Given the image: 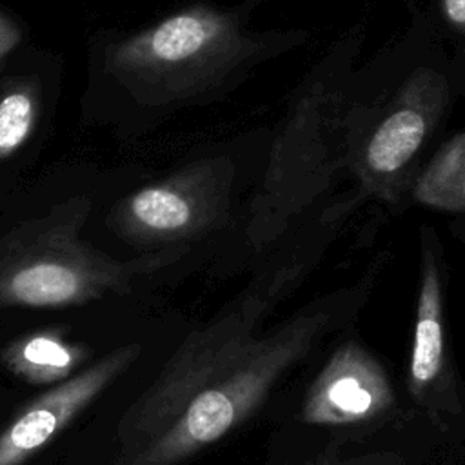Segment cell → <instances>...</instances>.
<instances>
[{
	"label": "cell",
	"mask_w": 465,
	"mask_h": 465,
	"mask_svg": "<svg viewBox=\"0 0 465 465\" xmlns=\"http://www.w3.org/2000/svg\"><path fill=\"white\" fill-rule=\"evenodd\" d=\"M412 196L421 205L465 214V131L436 151L418 176Z\"/></svg>",
	"instance_id": "cell-8"
},
{
	"label": "cell",
	"mask_w": 465,
	"mask_h": 465,
	"mask_svg": "<svg viewBox=\"0 0 465 465\" xmlns=\"http://www.w3.org/2000/svg\"><path fill=\"white\" fill-rule=\"evenodd\" d=\"M305 365L276 465L432 434L412 411L401 372L356 325L327 340Z\"/></svg>",
	"instance_id": "cell-2"
},
{
	"label": "cell",
	"mask_w": 465,
	"mask_h": 465,
	"mask_svg": "<svg viewBox=\"0 0 465 465\" xmlns=\"http://www.w3.org/2000/svg\"><path fill=\"white\" fill-rule=\"evenodd\" d=\"M33 125V104L24 93L7 94L0 102V153L9 154L24 143Z\"/></svg>",
	"instance_id": "cell-12"
},
{
	"label": "cell",
	"mask_w": 465,
	"mask_h": 465,
	"mask_svg": "<svg viewBox=\"0 0 465 465\" xmlns=\"http://www.w3.org/2000/svg\"><path fill=\"white\" fill-rule=\"evenodd\" d=\"M440 5L445 22L465 40V0H440Z\"/></svg>",
	"instance_id": "cell-13"
},
{
	"label": "cell",
	"mask_w": 465,
	"mask_h": 465,
	"mask_svg": "<svg viewBox=\"0 0 465 465\" xmlns=\"http://www.w3.org/2000/svg\"><path fill=\"white\" fill-rule=\"evenodd\" d=\"M84 351L56 334H33L13 341L4 351L5 367L24 381L60 383L73 374Z\"/></svg>",
	"instance_id": "cell-7"
},
{
	"label": "cell",
	"mask_w": 465,
	"mask_h": 465,
	"mask_svg": "<svg viewBox=\"0 0 465 465\" xmlns=\"http://www.w3.org/2000/svg\"><path fill=\"white\" fill-rule=\"evenodd\" d=\"M450 98L447 78L416 69L396 93L391 107L358 149L352 171L363 194L394 202L409 165L438 125Z\"/></svg>",
	"instance_id": "cell-4"
},
{
	"label": "cell",
	"mask_w": 465,
	"mask_h": 465,
	"mask_svg": "<svg viewBox=\"0 0 465 465\" xmlns=\"http://www.w3.org/2000/svg\"><path fill=\"white\" fill-rule=\"evenodd\" d=\"M207 42V29L194 16H174L163 22L153 35L151 49L162 60H183L198 53Z\"/></svg>",
	"instance_id": "cell-10"
},
{
	"label": "cell",
	"mask_w": 465,
	"mask_h": 465,
	"mask_svg": "<svg viewBox=\"0 0 465 465\" xmlns=\"http://www.w3.org/2000/svg\"><path fill=\"white\" fill-rule=\"evenodd\" d=\"M401 381L412 411L445 452H465V380L447 316L440 247L427 232Z\"/></svg>",
	"instance_id": "cell-3"
},
{
	"label": "cell",
	"mask_w": 465,
	"mask_h": 465,
	"mask_svg": "<svg viewBox=\"0 0 465 465\" xmlns=\"http://www.w3.org/2000/svg\"><path fill=\"white\" fill-rule=\"evenodd\" d=\"M381 269L380 258L354 283L227 354L140 449L114 465H182L238 430L327 340L356 325Z\"/></svg>",
	"instance_id": "cell-1"
},
{
	"label": "cell",
	"mask_w": 465,
	"mask_h": 465,
	"mask_svg": "<svg viewBox=\"0 0 465 465\" xmlns=\"http://www.w3.org/2000/svg\"><path fill=\"white\" fill-rule=\"evenodd\" d=\"M450 454L432 434H416L391 443L278 465H434Z\"/></svg>",
	"instance_id": "cell-9"
},
{
	"label": "cell",
	"mask_w": 465,
	"mask_h": 465,
	"mask_svg": "<svg viewBox=\"0 0 465 465\" xmlns=\"http://www.w3.org/2000/svg\"><path fill=\"white\" fill-rule=\"evenodd\" d=\"M133 211L140 222L153 229H178L191 218V209L183 198L165 189L142 191L133 200Z\"/></svg>",
	"instance_id": "cell-11"
},
{
	"label": "cell",
	"mask_w": 465,
	"mask_h": 465,
	"mask_svg": "<svg viewBox=\"0 0 465 465\" xmlns=\"http://www.w3.org/2000/svg\"><path fill=\"white\" fill-rule=\"evenodd\" d=\"M138 354L140 345H122L27 401L0 429V465H25L100 398Z\"/></svg>",
	"instance_id": "cell-5"
},
{
	"label": "cell",
	"mask_w": 465,
	"mask_h": 465,
	"mask_svg": "<svg viewBox=\"0 0 465 465\" xmlns=\"http://www.w3.org/2000/svg\"><path fill=\"white\" fill-rule=\"evenodd\" d=\"M84 271L62 262L16 267L0 282V302L25 307H58L84 300L91 289Z\"/></svg>",
	"instance_id": "cell-6"
},
{
	"label": "cell",
	"mask_w": 465,
	"mask_h": 465,
	"mask_svg": "<svg viewBox=\"0 0 465 465\" xmlns=\"http://www.w3.org/2000/svg\"><path fill=\"white\" fill-rule=\"evenodd\" d=\"M434 465H465V452L454 454V456H447V458H443L441 461H438Z\"/></svg>",
	"instance_id": "cell-14"
}]
</instances>
